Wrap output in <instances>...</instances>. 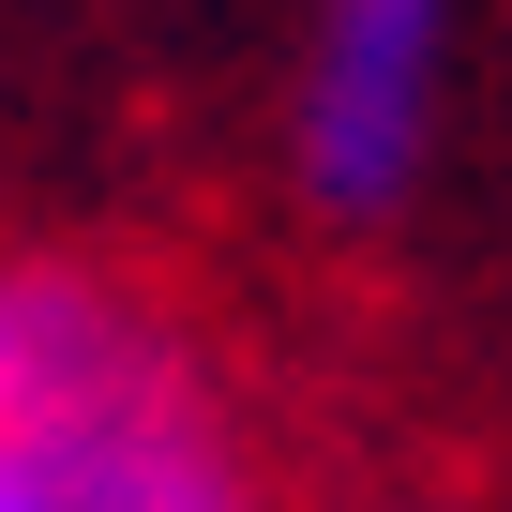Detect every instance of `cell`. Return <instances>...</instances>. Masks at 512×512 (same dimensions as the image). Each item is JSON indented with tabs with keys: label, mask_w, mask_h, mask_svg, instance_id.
<instances>
[{
	"label": "cell",
	"mask_w": 512,
	"mask_h": 512,
	"mask_svg": "<svg viewBox=\"0 0 512 512\" xmlns=\"http://www.w3.org/2000/svg\"><path fill=\"white\" fill-rule=\"evenodd\" d=\"M0 512H256L181 332L61 256H0Z\"/></svg>",
	"instance_id": "cell-1"
},
{
	"label": "cell",
	"mask_w": 512,
	"mask_h": 512,
	"mask_svg": "<svg viewBox=\"0 0 512 512\" xmlns=\"http://www.w3.org/2000/svg\"><path fill=\"white\" fill-rule=\"evenodd\" d=\"M437 61H452V0H317V46H302V196L332 226L407 211L422 151H437Z\"/></svg>",
	"instance_id": "cell-2"
}]
</instances>
